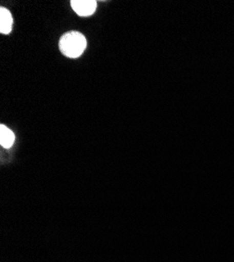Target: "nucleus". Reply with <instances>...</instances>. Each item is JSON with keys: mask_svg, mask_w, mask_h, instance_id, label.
Wrapping results in <instances>:
<instances>
[{"mask_svg": "<svg viewBox=\"0 0 234 262\" xmlns=\"http://www.w3.org/2000/svg\"><path fill=\"white\" fill-rule=\"evenodd\" d=\"M60 51L69 58H78L87 49V39L79 32H69L60 40Z\"/></svg>", "mask_w": 234, "mask_h": 262, "instance_id": "f257e3e1", "label": "nucleus"}, {"mask_svg": "<svg viewBox=\"0 0 234 262\" xmlns=\"http://www.w3.org/2000/svg\"><path fill=\"white\" fill-rule=\"evenodd\" d=\"M71 5L73 10L82 17L93 15L97 8V3L95 0H73Z\"/></svg>", "mask_w": 234, "mask_h": 262, "instance_id": "f03ea898", "label": "nucleus"}, {"mask_svg": "<svg viewBox=\"0 0 234 262\" xmlns=\"http://www.w3.org/2000/svg\"><path fill=\"white\" fill-rule=\"evenodd\" d=\"M13 27V17L9 10L2 8L0 9V33L10 34Z\"/></svg>", "mask_w": 234, "mask_h": 262, "instance_id": "7ed1b4c3", "label": "nucleus"}, {"mask_svg": "<svg viewBox=\"0 0 234 262\" xmlns=\"http://www.w3.org/2000/svg\"><path fill=\"white\" fill-rule=\"evenodd\" d=\"M15 142V135L5 125L0 126V144L4 148H11Z\"/></svg>", "mask_w": 234, "mask_h": 262, "instance_id": "20e7f679", "label": "nucleus"}]
</instances>
